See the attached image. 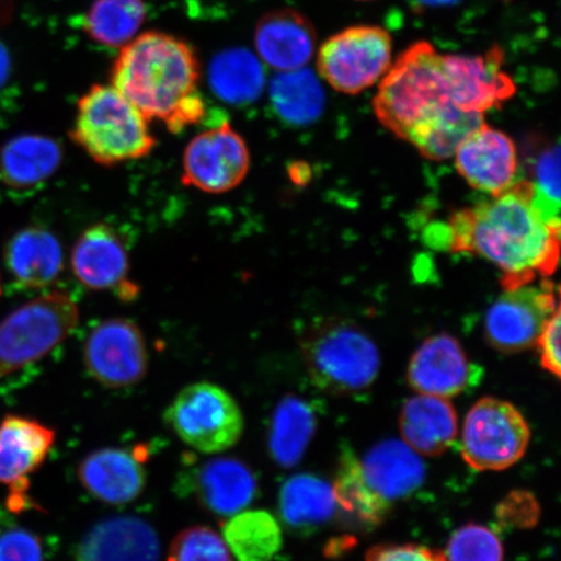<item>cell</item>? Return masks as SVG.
<instances>
[{
	"label": "cell",
	"mask_w": 561,
	"mask_h": 561,
	"mask_svg": "<svg viewBox=\"0 0 561 561\" xmlns=\"http://www.w3.org/2000/svg\"><path fill=\"white\" fill-rule=\"evenodd\" d=\"M378 121L415 146L425 158L454 157L483 115L459 108L448 79L445 55L430 42H417L383 76L374 101Z\"/></svg>",
	"instance_id": "6da1fadb"
},
{
	"label": "cell",
	"mask_w": 561,
	"mask_h": 561,
	"mask_svg": "<svg viewBox=\"0 0 561 561\" xmlns=\"http://www.w3.org/2000/svg\"><path fill=\"white\" fill-rule=\"evenodd\" d=\"M531 198L530 181H517L508 191L459 210L447 224L448 249L495 264L504 290L551 276L559 263L560 228L539 216Z\"/></svg>",
	"instance_id": "7a4b0ae2"
},
{
	"label": "cell",
	"mask_w": 561,
	"mask_h": 561,
	"mask_svg": "<svg viewBox=\"0 0 561 561\" xmlns=\"http://www.w3.org/2000/svg\"><path fill=\"white\" fill-rule=\"evenodd\" d=\"M199 76L191 46L173 35L149 32L123 47L111 70V83L147 121L181 133L206 115Z\"/></svg>",
	"instance_id": "3957f363"
},
{
	"label": "cell",
	"mask_w": 561,
	"mask_h": 561,
	"mask_svg": "<svg viewBox=\"0 0 561 561\" xmlns=\"http://www.w3.org/2000/svg\"><path fill=\"white\" fill-rule=\"evenodd\" d=\"M149 123L114 87L94 85L77 103L70 139L96 164L115 167L156 149Z\"/></svg>",
	"instance_id": "277c9868"
},
{
	"label": "cell",
	"mask_w": 561,
	"mask_h": 561,
	"mask_svg": "<svg viewBox=\"0 0 561 561\" xmlns=\"http://www.w3.org/2000/svg\"><path fill=\"white\" fill-rule=\"evenodd\" d=\"M301 354L314 385L332 394H359L380 374V351L353 322H319L301 340Z\"/></svg>",
	"instance_id": "5b68a950"
},
{
	"label": "cell",
	"mask_w": 561,
	"mask_h": 561,
	"mask_svg": "<svg viewBox=\"0 0 561 561\" xmlns=\"http://www.w3.org/2000/svg\"><path fill=\"white\" fill-rule=\"evenodd\" d=\"M79 320V306L60 290L19 307L0 322V377L44 359L68 339Z\"/></svg>",
	"instance_id": "8992f818"
},
{
	"label": "cell",
	"mask_w": 561,
	"mask_h": 561,
	"mask_svg": "<svg viewBox=\"0 0 561 561\" xmlns=\"http://www.w3.org/2000/svg\"><path fill=\"white\" fill-rule=\"evenodd\" d=\"M168 426L202 454H221L236 446L244 431L240 404L221 386L195 382L182 389L164 413Z\"/></svg>",
	"instance_id": "52a82bcc"
},
{
	"label": "cell",
	"mask_w": 561,
	"mask_h": 561,
	"mask_svg": "<svg viewBox=\"0 0 561 561\" xmlns=\"http://www.w3.org/2000/svg\"><path fill=\"white\" fill-rule=\"evenodd\" d=\"M530 427L523 413L507 401L482 398L467 413L460 453L479 472H500L524 458Z\"/></svg>",
	"instance_id": "ba28073f"
},
{
	"label": "cell",
	"mask_w": 561,
	"mask_h": 561,
	"mask_svg": "<svg viewBox=\"0 0 561 561\" xmlns=\"http://www.w3.org/2000/svg\"><path fill=\"white\" fill-rule=\"evenodd\" d=\"M391 56L392 41L383 27L351 26L320 47L318 70L334 90L356 95L388 73Z\"/></svg>",
	"instance_id": "9c48e42d"
},
{
	"label": "cell",
	"mask_w": 561,
	"mask_h": 561,
	"mask_svg": "<svg viewBox=\"0 0 561 561\" xmlns=\"http://www.w3.org/2000/svg\"><path fill=\"white\" fill-rule=\"evenodd\" d=\"M248 144L226 123L199 133L182 158V184L208 194H224L240 186L250 171Z\"/></svg>",
	"instance_id": "30bf717a"
},
{
	"label": "cell",
	"mask_w": 561,
	"mask_h": 561,
	"mask_svg": "<svg viewBox=\"0 0 561 561\" xmlns=\"http://www.w3.org/2000/svg\"><path fill=\"white\" fill-rule=\"evenodd\" d=\"M558 308L559 290L549 280L506 290L488 310L486 340L501 353H522L536 346L547 320Z\"/></svg>",
	"instance_id": "8fae6325"
},
{
	"label": "cell",
	"mask_w": 561,
	"mask_h": 561,
	"mask_svg": "<svg viewBox=\"0 0 561 561\" xmlns=\"http://www.w3.org/2000/svg\"><path fill=\"white\" fill-rule=\"evenodd\" d=\"M83 360L96 382L111 389L142 381L149 369V353L142 331L135 321L108 319L90 332Z\"/></svg>",
	"instance_id": "7c38bea8"
},
{
	"label": "cell",
	"mask_w": 561,
	"mask_h": 561,
	"mask_svg": "<svg viewBox=\"0 0 561 561\" xmlns=\"http://www.w3.org/2000/svg\"><path fill=\"white\" fill-rule=\"evenodd\" d=\"M503 65L500 46L483 55H445L448 79L461 111L483 115L515 95V82Z\"/></svg>",
	"instance_id": "4fadbf2b"
},
{
	"label": "cell",
	"mask_w": 561,
	"mask_h": 561,
	"mask_svg": "<svg viewBox=\"0 0 561 561\" xmlns=\"http://www.w3.org/2000/svg\"><path fill=\"white\" fill-rule=\"evenodd\" d=\"M454 156L456 170L476 191L497 195L517 182L514 140L485 123L461 140Z\"/></svg>",
	"instance_id": "5bb4252c"
},
{
	"label": "cell",
	"mask_w": 561,
	"mask_h": 561,
	"mask_svg": "<svg viewBox=\"0 0 561 561\" xmlns=\"http://www.w3.org/2000/svg\"><path fill=\"white\" fill-rule=\"evenodd\" d=\"M56 434L44 424L23 416H9L0 424V483L11 490V508L24 507L30 476L44 465Z\"/></svg>",
	"instance_id": "9a60e30c"
},
{
	"label": "cell",
	"mask_w": 561,
	"mask_h": 561,
	"mask_svg": "<svg viewBox=\"0 0 561 561\" xmlns=\"http://www.w3.org/2000/svg\"><path fill=\"white\" fill-rule=\"evenodd\" d=\"M477 368L450 334L427 339L410 360L407 381L417 394L450 399L472 383Z\"/></svg>",
	"instance_id": "2e32d148"
},
{
	"label": "cell",
	"mask_w": 561,
	"mask_h": 561,
	"mask_svg": "<svg viewBox=\"0 0 561 561\" xmlns=\"http://www.w3.org/2000/svg\"><path fill=\"white\" fill-rule=\"evenodd\" d=\"M182 481V490L194 495L210 514L221 517L248 508L257 494L254 472L242 460L228 456L201 462Z\"/></svg>",
	"instance_id": "e0dca14e"
},
{
	"label": "cell",
	"mask_w": 561,
	"mask_h": 561,
	"mask_svg": "<svg viewBox=\"0 0 561 561\" xmlns=\"http://www.w3.org/2000/svg\"><path fill=\"white\" fill-rule=\"evenodd\" d=\"M70 264L76 278L90 290L123 287L125 296H135V291L128 289V250L121 234L107 224H96L82 231L73 245Z\"/></svg>",
	"instance_id": "ac0fdd59"
},
{
	"label": "cell",
	"mask_w": 561,
	"mask_h": 561,
	"mask_svg": "<svg viewBox=\"0 0 561 561\" xmlns=\"http://www.w3.org/2000/svg\"><path fill=\"white\" fill-rule=\"evenodd\" d=\"M161 546L152 526L136 516L96 523L76 551V561H160Z\"/></svg>",
	"instance_id": "d6986e66"
},
{
	"label": "cell",
	"mask_w": 561,
	"mask_h": 561,
	"mask_svg": "<svg viewBox=\"0 0 561 561\" xmlns=\"http://www.w3.org/2000/svg\"><path fill=\"white\" fill-rule=\"evenodd\" d=\"M77 476L83 489L98 501L114 506L137 500L146 486L144 461L136 453L118 447H104L87 455Z\"/></svg>",
	"instance_id": "ffe728a7"
},
{
	"label": "cell",
	"mask_w": 561,
	"mask_h": 561,
	"mask_svg": "<svg viewBox=\"0 0 561 561\" xmlns=\"http://www.w3.org/2000/svg\"><path fill=\"white\" fill-rule=\"evenodd\" d=\"M255 47L259 58L278 72L301 69L314 55V27L296 10L273 11L256 25Z\"/></svg>",
	"instance_id": "44dd1931"
},
{
	"label": "cell",
	"mask_w": 561,
	"mask_h": 561,
	"mask_svg": "<svg viewBox=\"0 0 561 561\" xmlns=\"http://www.w3.org/2000/svg\"><path fill=\"white\" fill-rule=\"evenodd\" d=\"M360 466L369 488L389 504L415 493L426 479L421 455L403 439L380 442L370 448Z\"/></svg>",
	"instance_id": "7402d4cb"
},
{
	"label": "cell",
	"mask_w": 561,
	"mask_h": 561,
	"mask_svg": "<svg viewBox=\"0 0 561 561\" xmlns=\"http://www.w3.org/2000/svg\"><path fill=\"white\" fill-rule=\"evenodd\" d=\"M403 440L421 456H439L459 434V419L450 399L417 394L407 399L399 415Z\"/></svg>",
	"instance_id": "603a6c76"
},
{
	"label": "cell",
	"mask_w": 561,
	"mask_h": 561,
	"mask_svg": "<svg viewBox=\"0 0 561 561\" xmlns=\"http://www.w3.org/2000/svg\"><path fill=\"white\" fill-rule=\"evenodd\" d=\"M61 161L58 140L41 135L18 136L0 150V181L13 191H31L53 178Z\"/></svg>",
	"instance_id": "cb8c5ba5"
},
{
	"label": "cell",
	"mask_w": 561,
	"mask_h": 561,
	"mask_svg": "<svg viewBox=\"0 0 561 561\" xmlns=\"http://www.w3.org/2000/svg\"><path fill=\"white\" fill-rule=\"evenodd\" d=\"M65 263L61 244L50 230L31 227L12 237L5 264L20 285L41 289L54 283Z\"/></svg>",
	"instance_id": "d4e9b609"
},
{
	"label": "cell",
	"mask_w": 561,
	"mask_h": 561,
	"mask_svg": "<svg viewBox=\"0 0 561 561\" xmlns=\"http://www.w3.org/2000/svg\"><path fill=\"white\" fill-rule=\"evenodd\" d=\"M312 407L296 396H287L273 412L268 448L277 466L289 469L299 465L316 431Z\"/></svg>",
	"instance_id": "484cf974"
},
{
	"label": "cell",
	"mask_w": 561,
	"mask_h": 561,
	"mask_svg": "<svg viewBox=\"0 0 561 561\" xmlns=\"http://www.w3.org/2000/svg\"><path fill=\"white\" fill-rule=\"evenodd\" d=\"M279 514L296 530H311L331 520L336 501L333 485L312 474H297L279 491Z\"/></svg>",
	"instance_id": "4316f807"
},
{
	"label": "cell",
	"mask_w": 561,
	"mask_h": 561,
	"mask_svg": "<svg viewBox=\"0 0 561 561\" xmlns=\"http://www.w3.org/2000/svg\"><path fill=\"white\" fill-rule=\"evenodd\" d=\"M209 85L222 102L234 105L255 102L265 85L263 65L245 48H230L210 61Z\"/></svg>",
	"instance_id": "83f0119b"
},
{
	"label": "cell",
	"mask_w": 561,
	"mask_h": 561,
	"mask_svg": "<svg viewBox=\"0 0 561 561\" xmlns=\"http://www.w3.org/2000/svg\"><path fill=\"white\" fill-rule=\"evenodd\" d=\"M221 537L238 561H271L284 542L277 518L263 510H243L230 516Z\"/></svg>",
	"instance_id": "f1b7e54d"
},
{
	"label": "cell",
	"mask_w": 561,
	"mask_h": 561,
	"mask_svg": "<svg viewBox=\"0 0 561 561\" xmlns=\"http://www.w3.org/2000/svg\"><path fill=\"white\" fill-rule=\"evenodd\" d=\"M270 94L277 115L296 126L318 121L325 105L324 89L318 76L306 68L277 75L272 80Z\"/></svg>",
	"instance_id": "f546056e"
},
{
	"label": "cell",
	"mask_w": 561,
	"mask_h": 561,
	"mask_svg": "<svg viewBox=\"0 0 561 561\" xmlns=\"http://www.w3.org/2000/svg\"><path fill=\"white\" fill-rule=\"evenodd\" d=\"M144 0H95L85 18L90 38L103 46L124 47L145 23Z\"/></svg>",
	"instance_id": "4dcf8cb0"
},
{
	"label": "cell",
	"mask_w": 561,
	"mask_h": 561,
	"mask_svg": "<svg viewBox=\"0 0 561 561\" xmlns=\"http://www.w3.org/2000/svg\"><path fill=\"white\" fill-rule=\"evenodd\" d=\"M336 507H341L354 520L367 525L381 523L390 504L371 490L364 479L360 461L353 454L342 456L339 474L333 483Z\"/></svg>",
	"instance_id": "1f68e13d"
},
{
	"label": "cell",
	"mask_w": 561,
	"mask_h": 561,
	"mask_svg": "<svg viewBox=\"0 0 561 561\" xmlns=\"http://www.w3.org/2000/svg\"><path fill=\"white\" fill-rule=\"evenodd\" d=\"M533 187V207L551 227L560 228V147H549L539 156Z\"/></svg>",
	"instance_id": "d6a6232c"
},
{
	"label": "cell",
	"mask_w": 561,
	"mask_h": 561,
	"mask_svg": "<svg viewBox=\"0 0 561 561\" xmlns=\"http://www.w3.org/2000/svg\"><path fill=\"white\" fill-rule=\"evenodd\" d=\"M446 561H503L501 538L488 526L467 524L454 533L445 553Z\"/></svg>",
	"instance_id": "836d02e7"
},
{
	"label": "cell",
	"mask_w": 561,
	"mask_h": 561,
	"mask_svg": "<svg viewBox=\"0 0 561 561\" xmlns=\"http://www.w3.org/2000/svg\"><path fill=\"white\" fill-rule=\"evenodd\" d=\"M167 561H233L219 533L205 525L191 526L174 537Z\"/></svg>",
	"instance_id": "e575fe53"
},
{
	"label": "cell",
	"mask_w": 561,
	"mask_h": 561,
	"mask_svg": "<svg viewBox=\"0 0 561 561\" xmlns=\"http://www.w3.org/2000/svg\"><path fill=\"white\" fill-rule=\"evenodd\" d=\"M0 561H45L42 539L20 526L0 530Z\"/></svg>",
	"instance_id": "d590c367"
},
{
	"label": "cell",
	"mask_w": 561,
	"mask_h": 561,
	"mask_svg": "<svg viewBox=\"0 0 561 561\" xmlns=\"http://www.w3.org/2000/svg\"><path fill=\"white\" fill-rule=\"evenodd\" d=\"M560 336H561V319L560 308L549 320H547L541 334H539L536 342V346L539 351V357H541V364L543 369L549 371L552 376L560 378L561 367V350H560Z\"/></svg>",
	"instance_id": "8d00e7d4"
},
{
	"label": "cell",
	"mask_w": 561,
	"mask_h": 561,
	"mask_svg": "<svg viewBox=\"0 0 561 561\" xmlns=\"http://www.w3.org/2000/svg\"><path fill=\"white\" fill-rule=\"evenodd\" d=\"M366 561H446L445 553L420 545H378L371 547Z\"/></svg>",
	"instance_id": "74e56055"
},
{
	"label": "cell",
	"mask_w": 561,
	"mask_h": 561,
	"mask_svg": "<svg viewBox=\"0 0 561 561\" xmlns=\"http://www.w3.org/2000/svg\"><path fill=\"white\" fill-rule=\"evenodd\" d=\"M502 522L515 526H529L537 522L538 506L535 497L528 493H515L502 503Z\"/></svg>",
	"instance_id": "f35d334b"
},
{
	"label": "cell",
	"mask_w": 561,
	"mask_h": 561,
	"mask_svg": "<svg viewBox=\"0 0 561 561\" xmlns=\"http://www.w3.org/2000/svg\"><path fill=\"white\" fill-rule=\"evenodd\" d=\"M11 67V55L2 42H0V90H2L10 80Z\"/></svg>",
	"instance_id": "ab89813d"
},
{
	"label": "cell",
	"mask_w": 561,
	"mask_h": 561,
	"mask_svg": "<svg viewBox=\"0 0 561 561\" xmlns=\"http://www.w3.org/2000/svg\"><path fill=\"white\" fill-rule=\"evenodd\" d=\"M415 2L423 7H430V9H439V7L458 4L460 0H415Z\"/></svg>",
	"instance_id": "60d3db41"
},
{
	"label": "cell",
	"mask_w": 561,
	"mask_h": 561,
	"mask_svg": "<svg viewBox=\"0 0 561 561\" xmlns=\"http://www.w3.org/2000/svg\"><path fill=\"white\" fill-rule=\"evenodd\" d=\"M0 296H2V286H0Z\"/></svg>",
	"instance_id": "b9f144b4"
}]
</instances>
